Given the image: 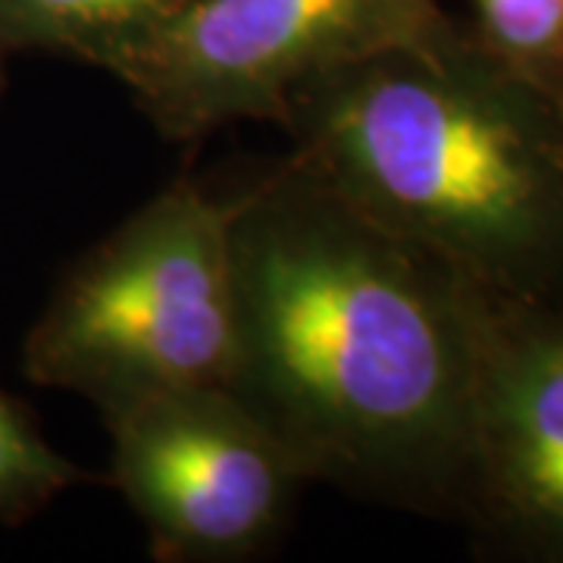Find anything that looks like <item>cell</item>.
Returning a JSON list of instances; mask_svg holds the SVG:
<instances>
[{
    "label": "cell",
    "mask_w": 563,
    "mask_h": 563,
    "mask_svg": "<svg viewBox=\"0 0 563 563\" xmlns=\"http://www.w3.org/2000/svg\"><path fill=\"white\" fill-rule=\"evenodd\" d=\"M295 151L385 229L483 288L563 301V88L451 22L288 101Z\"/></svg>",
    "instance_id": "2"
},
{
    "label": "cell",
    "mask_w": 563,
    "mask_h": 563,
    "mask_svg": "<svg viewBox=\"0 0 563 563\" xmlns=\"http://www.w3.org/2000/svg\"><path fill=\"white\" fill-rule=\"evenodd\" d=\"M448 22L435 0H191L103 63L166 139L285 117L325 73Z\"/></svg>",
    "instance_id": "4"
},
{
    "label": "cell",
    "mask_w": 563,
    "mask_h": 563,
    "mask_svg": "<svg viewBox=\"0 0 563 563\" xmlns=\"http://www.w3.org/2000/svg\"><path fill=\"white\" fill-rule=\"evenodd\" d=\"M76 479L79 470L41 442L10 398L0 395V514L32 507Z\"/></svg>",
    "instance_id": "9"
},
{
    "label": "cell",
    "mask_w": 563,
    "mask_h": 563,
    "mask_svg": "<svg viewBox=\"0 0 563 563\" xmlns=\"http://www.w3.org/2000/svg\"><path fill=\"white\" fill-rule=\"evenodd\" d=\"M113 483L157 561H244L276 542L307 479L225 385H185L107 407Z\"/></svg>",
    "instance_id": "5"
},
{
    "label": "cell",
    "mask_w": 563,
    "mask_h": 563,
    "mask_svg": "<svg viewBox=\"0 0 563 563\" xmlns=\"http://www.w3.org/2000/svg\"><path fill=\"white\" fill-rule=\"evenodd\" d=\"M463 514L520 554L563 561V301L495 295Z\"/></svg>",
    "instance_id": "6"
},
{
    "label": "cell",
    "mask_w": 563,
    "mask_h": 563,
    "mask_svg": "<svg viewBox=\"0 0 563 563\" xmlns=\"http://www.w3.org/2000/svg\"><path fill=\"white\" fill-rule=\"evenodd\" d=\"M470 3L476 10V35L495 54L563 88L558 73L563 0H470Z\"/></svg>",
    "instance_id": "8"
},
{
    "label": "cell",
    "mask_w": 563,
    "mask_h": 563,
    "mask_svg": "<svg viewBox=\"0 0 563 563\" xmlns=\"http://www.w3.org/2000/svg\"><path fill=\"white\" fill-rule=\"evenodd\" d=\"M558 73H561V81H563V41H561V57H558Z\"/></svg>",
    "instance_id": "10"
},
{
    "label": "cell",
    "mask_w": 563,
    "mask_h": 563,
    "mask_svg": "<svg viewBox=\"0 0 563 563\" xmlns=\"http://www.w3.org/2000/svg\"><path fill=\"white\" fill-rule=\"evenodd\" d=\"M225 388L307 483L461 510L495 291L288 154L232 191Z\"/></svg>",
    "instance_id": "1"
},
{
    "label": "cell",
    "mask_w": 563,
    "mask_h": 563,
    "mask_svg": "<svg viewBox=\"0 0 563 563\" xmlns=\"http://www.w3.org/2000/svg\"><path fill=\"white\" fill-rule=\"evenodd\" d=\"M232 191L179 179L66 282L35 342L41 376L117 407L222 385L232 354Z\"/></svg>",
    "instance_id": "3"
},
{
    "label": "cell",
    "mask_w": 563,
    "mask_h": 563,
    "mask_svg": "<svg viewBox=\"0 0 563 563\" xmlns=\"http://www.w3.org/2000/svg\"><path fill=\"white\" fill-rule=\"evenodd\" d=\"M191 0H0V22L25 38L76 47L107 63Z\"/></svg>",
    "instance_id": "7"
}]
</instances>
